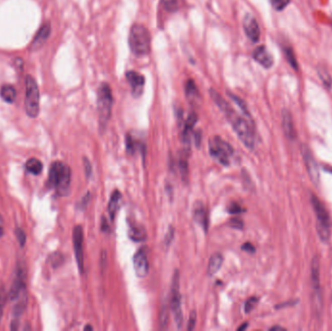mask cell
Segmentation results:
<instances>
[{"instance_id":"cell-3","label":"cell","mask_w":332,"mask_h":331,"mask_svg":"<svg viewBox=\"0 0 332 331\" xmlns=\"http://www.w3.org/2000/svg\"><path fill=\"white\" fill-rule=\"evenodd\" d=\"M25 109L29 118L35 119L40 113V93L36 80L27 74L26 76V98Z\"/></svg>"},{"instance_id":"cell-37","label":"cell","mask_w":332,"mask_h":331,"mask_svg":"<svg viewBox=\"0 0 332 331\" xmlns=\"http://www.w3.org/2000/svg\"><path fill=\"white\" fill-rule=\"evenodd\" d=\"M195 323H196V313H195V311H192L189 315L186 329L188 331L193 330L195 327Z\"/></svg>"},{"instance_id":"cell-19","label":"cell","mask_w":332,"mask_h":331,"mask_svg":"<svg viewBox=\"0 0 332 331\" xmlns=\"http://www.w3.org/2000/svg\"><path fill=\"white\" fill-rule=\"evenodd\" d=\"M282 126L286 137L290 140H294L296 133H295L292 115L288 110H284L282 113Z\"/></svg>"},{"instance_id":"cell-8","label":"cell","mask_w":332,"mask_h":331,"mask_svg":"<svg viewBox=\"0 0 332 331\" xmlns=\"http://www.w3.org/2000/svg\"><path fill=\"white\" fill-rule=\"evenodd\" d=\"M311 283L314 290L313 293V307L316 311V314L319 316L322 310V300L319 287V260L316 255L313 257L311 262Z\"/></svg>"},{"instance_id":"cell-39","label":"cell","mask_w":332,"mask_h":331,"mask_svg":"<svg viewBox=\"0 0 332 331\" xmlns=\"http://www.w3.org/2000/svg\"><path fill=\"white\" fill-rule=\"evenodd\" d=\"M83 163H84V167H85V174L87 178H90L92 176V172H93V167L91 164V161L87 158L83 159Z\"/></svg>"},{"instance_id":"cell-6","label":"cell","mask_w":332,"mask_h":331,"mask_svg":"<svg viewBox=\"0 0 332 331\" xmlns=\"http://www.w3.org/2000/svg\"><path fill=\"white\" fill-rule=\"evenodd\" d=\"M209 153L213 159L224 166L229 165V158L233 155L234 150L220 136H215L209 141Z\"/></svg>"},{"instance_id":"cell-28","label":"cell","mask_w":332,"mask_h":331,"mask_svg":"<svg viewBox=\"0 0 332 331\" xmlns=\"http://www.w3.org/2000/svg\"><path fill=\"white\" fill-rule=\"evenodd\" d=\"M284 51H285V54H286V58L288 60V62L291 64V67L297 70L298 68V64H297V60L295 58V55H294V53L292 51V48L291 47H285L284 48Z\"/></svg>"},{"instance_id":"cell-23","label":"cell","mask_w":332,"mask_h":331,"mask_svg":"<svg viewBox=\"0 0 332 331\" xmlns=\"http://www.w3.org/2000/svg\"><path fill=\"white\" fill-rule=\"evenodd\" d=\"M120 192L119 190H115L112 195H111V198H110V201H109V205H108V211H109V215H110V219L111 221L113 222L116 215H117V212H118V209H119V203H120Z\"/></svg>"},{"instance_id":"cell-17","label":"cell","mask_w":332,"mask_h":331,"mask_svg":"<svg viewBox=\"0 0 332 331\" xmlns=\"http://www.w3.org/2000/svg\"><path fill=\"white\" fill-rule=\"evenodd\" d=\"M252 57L256 62H258L261 67H263L264 68H270L274 63L272 54L268 52V50L264 46L257 47L252 53Z\"/></svg>"},{"instance_id":"cell-26","label":"cell","mask_w":332,"mask_h":331,"mask_svg":"<svg viewBox=\"0 0 332 331\" xmlns=\"http://www.w3.org/2000/svg\"><path fill=\"white\" fill-rule=\"evenodd\" d=\"M26 168H27V171L31 173L32 175L38 176L43 171V163L39 159L32 158V159L27 160V163H26Z\"/></svg>"},{"instance_id":"cell-47","label":"cell","mask_w":332,"mask_h":331,"mask_svg":"<svg viewBox=\"0 0 332 331\" xmlns=\"http://www.w3.org/2000/svg\"><path fill=\"white\" fill-rule=\"evenodd\" d=\"M101 229L103 230V231H107V230H109V226H108V224L106 223V220H105V218H102V224H101Z\"/></svg>"},{"instance_id":"cell-35","label":"cell","mask_w":332,"mask_h":331,"mask_svg":"<svg viewBox=\"0 0 332 331\" xmlns=\"http://www.w3.org/2000/svg\"><path fill=\"white\" fill-rule=\"evenodd\" d=\"M319 77L321 81L323 82L324 86L326 88H330L332 84V80L330 78V76L327 74V72L325 70H319Z\"/></svg>"},{"instance_id":"cell-29","label":"cell","mask_w":332,"mask_h":331,"mask_svg":"<svg viewBox=\"0 0 332 331\" xmlns=\"http://www.w3.org/2000/svg\"><path fill=\"white\" fill-rule=\"evenodd\" d=\"M168 319H169V316H168L167 306H163V307L160 309V326L161 329H164V328L167 327Z\"/></svg>"},{"instance_id":"cell-44","label":"cell","mask_w":332,"mask_h":331,"mask_svg":"<svg viewBox=\"0 0 332 331\" xmlns=\"http://www.w3.org/2000/svg\"><path fill=\"white\" fill-rule=\"evenodd\" d=\"M89 199H90V192H88L83 198L81 199L80 205L79 207H82V208H85L89 202Z\"/></svg>"},{"instance_id":"cell-2","label":"cell","mask_w":332,"mask_h":331,"mask_svg":"<svg viewBox=\"0 0 332 331\" xmlns=\"http://www.w3.org/2000/svg\"><path fill=\"white\" fill-rule=\"evenodd\" d=\"M129 47L136 56H145L151 52V34L145 26L134 24L129 33Z\"/></svg>"},{"instance_id":"cell-31","label":"cell","mask_w":332,"mask_h":331,"mask_svg":"<svg viewBox=\"0 0 332 331\" xmlns=\"http://www.w3.org/2000/svg\"><path fill=\"white\" fill-rule=\"evenodd\" d=\"M49 261H50V263H51V265H52L53 267L56 268V267L60 266L61 263L63 262V256H62V254H60V253H58V252H55V253H53V254L50 256Z\"/></svg>"},{"instance_id":"cell-20","label":"cell","mask_w":332,"mask_h":331,"mask_svg":"<svg viewBox=\"0 0 332 331\" xmlns=\"http://www.w3.org/2000/svg\"><path fill=\"white\" fill-rule=\"evenodd\" d=\"M224 263V256L222 253L217 252L214 253L212 256L209 259V263H208V267H207V275L208 276H214L215 274H217L220 269L222 268Z\"/></svg>"},{"instance_id":"cell-36","label":"cell","mask_w":332,"mask_h":331,"mask_svg":"<svg viewBox=\"0 0 332 331\" xmlns=\"http://www.w3.org/2000/svg\"><path fill=\"white\" fill-rule=\"evenodd\" d=\"M257 302H258V299L256 297H251L250 299H248L245 303V308H244L245 313L248 314V313L252 312L253 308L255 307V305L257 304Z\"/></svg>"},{"instance_id":"cell-38","label":"cell","mask_w":332,"mask_h":331,"mask_svg":"<svg viewBox=\"0 0 332 331\" xmlns=\"http://www.w3.org/2000/svg\"><path fill=\"white\" fill-rule=\"evenodd\" d=\"M175 236V229L173 227H170L165 235V238H164V245L165 247H169L171 242L173 241V238Z\"/></svg>"},{"instance_id":"cell-34","label":"cell","mask_w":332,"mask_h":331,"mask_svg":"<svg viewBox=\"0 0 332 331\" xmlns=\"http://www.w3.org/2000/svg\"><path fill=\"white\" fill-rule=\"evenodd\" d=\"M135 145H136V142L134 141L131 137L130 134H126V137H125V147H126V151L128 154H133L134 151H135Z\"/></svg>"},{"instance_id":"cell-46","label":"cell","mask_w":332,"mask_h":331,"mask_svg":"<svg viewBox=\"0 0 332 331\" xmlns=\"http://www.w3.org/2000/svg\"><path fill=\"white\" fill-rule=\"evenodd\" d=\"M194 141H195L196 147H200V142H201V133L200 131L194 133Z\"/></svg>"},{"instance_id":"cell-41","label":"cell","mask_w":332,"mask_h":331,"mask_svg":"<svg viewBox=\"0 0 332 331\" xmlns=\"http://www.w3.org/2000/svg\"><path fill=\"white\" fill-rule=\"evenodd\" d=\"M229 225L232 227V228H236V229H242L243 226H244V224L242 222V220H240L238 218H233L229 221Z\"/></svg>"},{"instance_id":"cell-14","label":"cell","mask_w":332,"mask_h":331,"mask_svg":"<svg viewBox=\"0 0 332 331\" xmlns=\"http://www.w3.org/2000/svg\"><path fill=\"white\" fill-rule=\"evenodd\" d=\"M243 28L247 37L253 43H256L260 38V28L258 23L251 14L245 16L243 21Z\"/></svg>"},{"instance_id":"cell-49","label":"cell","mask_w":332,"mask_h":331,"mask_svg":"<svg viewBox=\"0 0 332 331\" xmlns=\"http://www.w3.org/2000/svg\"><path fill=\"white\" fill-rule=\"evenodd\" d=\"M247 326H248V323H247V322H245L244 324H242L240 327H238V330H244V329H246V328H247Z\"/></svg>"},{"instance_id":"cell-15","label":"cell","mask_w":332,"mask_h":331,"mask_svg":"<svg viewBox=\"0 0 332 331\" xmlns=\"http://www.w3.org/2000/svg\"><path fill=\"white\" fill-rule=\"evenodd\" d=\"M70 185H71V169L68 165L64 164L63 170L58 179L57 184L55 185L57 194L59 196H67L70 191Z\"/></svg>"},{"instance_id":"cell-24","label":"cell","mask_w":332,"mask_h":331,"mask_svg":"<svg viewBox=\"0 0 332 331\" xmlns=\"http://www.w3.org/2000/svg\"><path fill=\"white\" fill-rule=\"evenodd\" d=\"M186 96L189 102L195 103L200 99V92L195 83L191 79L187 80L186 84Z\"/></svg>"},{"instance_id":"cell-18","label":"cell","mask_w":332,"mask_h":331,"mask_svg":"<svg viewBox=\"0 0 332 331\" xmlns=\"http://www.w3.org/2000/svg\"><path fill=\"white\" fill-rule=\"evenodd\" d=\"M196 121H197V115L195 113H191L185 122L184 129L182 133V142L186 150H188L190 148V133L192 128L194 127Z\"/></svg>"},{"instance_id":"cell-1","label":"cell","mask_w":332,"mask_h":331,"mask_svg":"<svg viewBox=\"0 0 332 331\" xmlns=\"http://www.w3.org/2000/svg\"><path fill=\"white\" fill-rule=\"evenodd\" d=\"M210 95L214 102L225 114L227 120L230 122L232 128L237 134L240 141L249 150L254 148V122L250 113H237L233 107L225 100L219 93L210 90Z\"/></svg>"},{"instance_id":"cell-4","label":"cell","mask_w":332,"mask_h":331,"mask_svg":"<svg viewBox=\"0 0 332 331\" xmlns=\"http://www.w3.org/2000/svg\"><path fill=\"white\" fill-rule=\"evenodd\" d=\"M311 203L314 209V212L316 214L317 219V232L319 234V239L326 243L330 239V229H331V221L329 214L325 209L324 205L320 202L317 196L314 194L311 196Z\"/></svg>"},{"instance_id":"cell-11","label":"cell","mask_w":332,"mask_h":331,"mask_svg":"<svg viewBox=\"0 0 332 331\" xmlns=\"http://www.w3.org/2000/svg\"><path fill=\"white\" fill-rule=\"evenodd\" d=\"M51 32H52V27H51L50 22L44 23L38 29L37 33L35 34L34 38L32 40V42L29 46V51L36 52V51L40 50L41 48L45 45V43L47 42V40L49 39V37L51 36Z\"/></svg>"},{"instance_id":"cell-45","label":"cell","mask_w":332,"mask_h":331,"mask_svg":"<svg viewBox=\"0 0 332 331\" xmlns=\"http://www.w3.org/2000/svg\"><path fill=\"white\" fill-rule=\"evenodd\" d=\"M20 320L19 318H14L12 323H11V330H18L19 329V325H20Z\"/></svg>"},{"instance_id":"cell-42","label":"cell","mask_w":332,"mask_h":331,"mask_svg":"<svg viewBox=\"0 0 332 331\" xmlns=\"http://www.w3.org/2000/svg\"><path fill=\"white\" fill-rule=\"evenodd\" d=\"M5 301H6V295H5L4 291L2 290L0 292V320H1L2 315H3V307H4V304H5Z\"/></svg>"},{"instance_id":"cell-51","label":"cell","mask_w":332,"mask_h":331,"mask_svg":"<svg viewBox=\"0 0 332 331\" xmlns=\"http://www.w3.org/2000/svg\"><path fill=\"white\" fill-rule=\"evenodd\" d=\"M0 218H1V217H0Z\"/></svg>"},{"instance_id":"cell-7","label":"cell","mask_w":332,"mask_h":331,"mask_svg":"<svg viewBox=\"0 0 332 331\" xmlns=\"http://www.w3.org/2000/svg\"><path fill=\"white\" fill-rule=\"evenodd\" d=\"M170 306L172 311L175 323L178 329L182 328L183 325V311L181 305V293H180V274L176 270L173 274L172 286H171V300Z\"/></svg>"},{"instance_id":"cell-10","label":"cell","mask_w":332,"mask_h":331,"mask_svg":"<svg viewBox=\"0 0 332 331\" xmlns=\"http://www.w3.org/2000/svg\"><path fill=\"white\" fill-rule=\"evenodd\" d=\"M73 247L78 268L81 273L84 272V233L81 225H76L73 229Z\"/></svg>"},{"instance_id":"cell-40","label":"cell","mask_w":332,"mask_h":331,"mask_svg":"<svg viewBox=\"0 0 332 331\" xmlns=\"http://www.w3.org/2000/svg\"><path fill=\"white\" fill-rule=\"evenodd\" d=\"M227 211L230 214H232V215H238L240 213L243 212V209L240 207V205H238L237 203H232L228 206Z\"/></svg>"},{"instance_id":"cell-22","label":"cell","mask_w":332,"mask_h":331,"mask_svg":"<svg viewBox=\"0 0 332 331\" xmlns=\"http://www.w3.org/2000/svg\"><path fill=\"white\" fill-rule=\"evenodd\" d=\"M0 96L4 102L8 104H13L17 98V91L13 85H3L0 88Z\"/></svg>"},{"instance_id":"cell-5","label":"cell","mask_w":332,"mask_h":331,"mask_svg":"<svg viewBox=\"0 0 332 331\" xmlns=\"http://www.w3.org/2000/svg\"><path fill=\"white\" fill-rule=\"evenodd\" d=\"M113 107V94L110 86L107 83H102L97 92V111L99 117V124L101 128L105 126L111 118Z\"/></svg>"},{"instance_id":"cell-43","label":"cell","mask_w":332,"mask_h":331,"mask_svg":"<svg viewBox=\"0 0 332 331\" xmlns=\"http://www.w3.org/2000/svg\"><path fill=\"white\" fill-rule=\"evenodd\" d=\"M242 250L245 251V252H250V253L254 252V251H255L254 247L252 246V244H250V243H245V244L242 246Z\"/></svg>"},{"instance_id":"cell-12","label":"cell","mask_w":332,"mask_h":331,"mask_svg":"<svg viewBox=\"0 0 332 331\" xmlns=\"http://www.w3.org/2000/svg\"><path fill=\"white\" fill-rule=\"evenodd\" d=\"M126 81L130 86L131 89V93L133 97L138 98L142 95L143 91H144V86H145V78L142 74L138 73L137 71H127L125 74Z\"/></svg>"},{"instance_id":"cell-16","label":"cell","mask_w":332,"mask_h":331,"mask_svg":"<svg viewBox=\"0 0 332 331\" xmlns=\"http://www.w3.org/2000/svg\"><path fill=\"white\" fill-rule=\"evenodd\" d=\"M193 219L196 224L203 228L205 232L208 230L209 225V218H208V212L204 206V204L200 201L195 202L193 207Z\"/></svg>"},{"instance_id":"cell-32","label":"cell","mask_w":332,"mask_h":331,"mask_svg":"<svg viewBox=\"0 0 332 331\" xmlns=\"http://www.w3.org/2000/svg\"><path fill=\"white\" fill-rule=\"evenodd\" d=\"M15 235L16 237L18 239L21 247H24L26 242H27V235H26V232L24 231L23 228H20V227H17L15 229Z\"/></svg>"},{"instance_id":"cell-48","label":"cell","mask_w":332,"mask_h":331,"mask_svg":"<svg viewBox=\"0 0 332 331\" xmlns=\"http://www.w3.org/2000/svg\"><path fill=\"white\" fill-rule=\"evenodd\" d=\"M269 330L270 331L286 330V328H284V327H282V326H279V325H275V326H273V327H271V328H270Z\"/></svg>"},{"instance_id":"cell-9","label":"cell","mask_w":332,"mask_h":331,"mask_svg":"<svg viewBox=\"0 0 332 331\" xmlns=\"http://www.w3.org/2000/svg\"><path fill=\"white\" fill-rule=\"evenodd\" d=\"M301 155H302V158L305 163L307 172L309 174V177H310L312 183L316 186H319V179H320L319 165L314 158V156L312 155L311 150L306 145H303L301 147Z\"/></svg>"},{"instance_id":"cell-21","label":"cell","mask_w":332,"mask_h":331,"mask_svg":"<svg viewBox=\"0 0 332 331\" xmlns=\"http://www.w3.org/2000/svg\"><path fill=\"white\" fill-rule=\"evenodd\" d=\"M63 167H64V163H62L60 161H54L53 163H52V165L50 167V172H49V185H51L52 187L55 188V185L58 182V179L63 170Z\"/></svg>"},{"instance_id":"cell-27","label":"cell","mask_w":332,"mask_h":331,"mask_svg":"<svg viewBox=\"0 0 332 331\" xmlns=\"http://www.w3.org/2000/svg\"><path fill=\"white\" fill-rule=\"evenodd\" d=\"M187 156L181 157L179 160V170L181 173V178L182 181L186 184L188 181V162H187Z\"/></svg>"},{"instance_id":"cell-33","label":"cell","mask_w":332,"mask_h":331,"mask_svg":"<svg viewBox=\"0 0 332 331\" xmlns=\"http://www.w3.org/2000/svg\"><path fill=\"white\" fill-rule=\"evenodd\" d=\"M270 1L275 10L282 11L289 5L291 0H270Z\"/></svg>"},{"instance_id":"cell-25","label":"cell","mask_w":332,"mask_h":331,"mask_svg":"<svg viewBox=\"0 0 332 331\" xmlns=\"http://www.w3.org/2000/svg\"><path fill=\"white\" fill-rule=\"evenodd\" d=\"M128 235L133 241L141 242L146 239V231L142 226L138 225H130Z\"/></svg>"},{"instance_id":"cell-30","label":"cell","mask_w":332,"mask_h":331,"mask_svg":"<svg viewBox=\"0 0 332 331\" xmlns=\"http://www.w3.org/2000/svg\"><path fill=\"white\" fill-rule=\"evenodd\" d=\"M161 4L168 12H175L178 10L179 7L178 0H161Z\"/></svg>"},{"instance_id":"cell-50","label":"cell","mask_w":332,"mask_h":331,"mask_svg":"<svg viewBox=\"0 0 332 331\" xmlns=\"http://www.w3.org/2000/svg\"><path fill=\"white\" fill-rule=\"evenodd\" d=\"M84 329H85V330H88V329H89V330H93V327H92V326H90V325H87V326H86Z\"/></svg>"},{"instance_id":"cell-13","label":"cell","mask_w":332,"mask_h":331,"mask_svg":"<svg viewBox=\"0 0 332 331\" xmlns=\"http://www.w3.org/2000/svg\"><path fill=\"white\" fill-rule=\"evenodd\" d=\"M133 267L139 278H145L149 273V260L144 249H140L133 256Z\"/></svg>"}]
</instances>
